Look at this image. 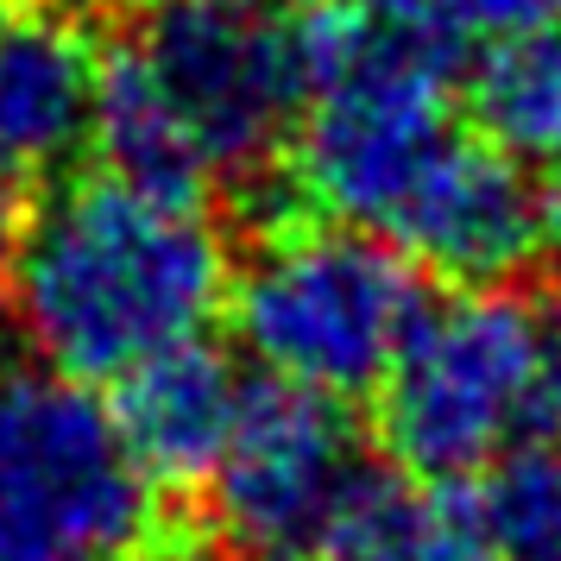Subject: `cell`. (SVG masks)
Segmentation results:
<instances>
[{
  "label": "cell",
  "mask_w": 561,
  "mask_h": 561,
  "mask_svg": "<svg viewBox=\"0 0 561 561\" xmlns=\"http://www.w3.org/2000/svg\"><path fill=\"white\" fill-rule=\"evenodd\" d=\"M7 284L32 354L82 385H114L215 322L233 259L208 203L89 171L38 203Z\"/></svg>",
  "instance_id": "obj_1"
},
{
  "label": "cell",
  "mask_w": 561,
  "mask_h": 561,
  "mask_svg": "<svg viewBox=\"0 0 561 561\" xmlns=\"http://www.w3.org/2000/svg\"><path fill=\"white\" fill-rule=\"evenodd\" d=\"M297 26L309 64V95L290 133L297 196L316 215L391 233L404 203L460 139L448 77L455 51H442L398 13L373 20L366 7L334 0Z\"/></svg>",
  "instance_id": "obj_2"
},
{
  "label": "cell",
  "mask_w": 561,
  "mask_h": 561,
  "mask_svg": "<svg viewBox=\"0 0 561 561\" xmlns=\"http://www.w3.org/2000/svg\"><path fill=\"white\" fill-rule=\"evenodd\" d=\"M379 442L435 485L561 442V304L524 284H455L379 379Z\"/></svg>",
  "instance_id": "obj_3"
},
{
  "label": "cell",
  "mask_w": 561,
  "mask_h": 561,
  "mask_svg": "<svg viewBox=\"0 0 561 561\" xmlns=\"http://www.w3.org/2000/svg\"><path fill=\"white\" fill-rule=\"evenodd\" d=\"M423 309V265L404 247L316 208L259 233L228 284L233 334L265 379L341 404L379 391Z\"/></svg>",
  "instance_id": "obj_4"
},
{
  "label": "cell",
  "mask_w": 561,
  "mask_h": 561,
  "mask_svg": "<svg viewBox=\"0 0 561 561\" xmlns=\"http://www.w3.org/2000/svg\"><path fill=\"white\" fill-rule=\"evenodd\" d=\"M183 561L95 385L0 347V561Z\"/></svg>",
  "instance_id": "obj_5"
},
{
  "label": "cell",
  "mask_w": 561,
  "mask_h": 561,
  "mask_svg": "<svg viewBox=\"0 0 561 561\" xmlns=\"http://www.w3.org/2000/svg\"><path fill=\"white\" fill-rule=\"evenodd\" d=\"M183 127L221 178H259L297 133L309 95L304 26L259 0H152L133 26Z\"/></svg>",
  "instance_id": "obj_6"
},
{
  "label": "cell",
  "mask_w": 561,
  "mask_h": 561,
  "mask_svg": "<svg viewBox=\"0 0 561 561\" xmlns=\"http://www.w3.org/2000/svg\"><path fill=\"white\" fill-rule=\"evenodd\" d=\"M366 473L341 398L259 379L240 398L233 435L215 460V524L240 556L278 561L322 549L341 499Z\"/></svg>",
  "instance_id": "obj_7"
},
{
  "label": "cell",
  "mask_w": 561,
  "mask_h": 561,
  "mask_svg": "<svg viewBox=\"0 0 561 561\" xmlns=\"http://www.w3.org/2000/svg\"><path fill=\"white\" fill-rule=\"evenodd\" d=\"M89 38L32 0H0V278L45 203V178L89 139Z\"/></svg>",
  "instance_id": "obj_8"
},
{
  "label": "cell",
  "mask_w": 561,
  "mask_h": 561,
  "mask_svg": "<svg viewBox=\"0 0 561 561\" xmlns=\"http://www.w3.org/2000/svg\"><path fill=\"white\" fill-rule=\"evenodd\" d=\"M385 240L448 284H511L542 253L536 183L480 133H460Z\"/></svg>",
  "instance_id": "obj_9"
},
{
  "label": "cell",
  "mask_w": 561,
  "mask_h": 561,
  "mask_svg": "<svg viewBox=\"0 0 561 561\" xmlns=\"http://www.w3.org/2000/svg\"><path fill=\"white\" fill-rule=\"evenodd\" d=\"M240 398H247V379L233 373V359L208 347L203 334H190L178 347H158L139 366H127L114 379L107 416H114L139 480L158 499H190L215 480V460L233 435Z\"/></svg>",
  "instance_id": "obj_10"
},
{
  "label": "cell",
  "mask_w": 561,
  "mask_h": 561,
  "mask_svg": "<svg viewBox=\"0 0 561 561\" xmlns=\"http://www.w3.org/2000/svg\"><path fill=\"white\" fill-rule=\"evenodd\" d=\"M89 139L102 152V171L158 190V196H183V203H208L215 171L196 152V139L183 127V114L171 95L158 89L152 64L139 57V45H114L95 57V95H89Z\"/></svg>",
  "instance_id": "obj_11"
},
{
  "label": "cell",
  "mask_w": 561,
  "mask_h": 561,
  "mask_svg": "<svg viewBox=\"0 0 561 561\" xmlns=\"http://www.w3.org/2000/svg\"><path fill=\"white\" fill-rule=\"evenodd\" d=\"M329 561H480L460 485H435L416 473H379L366 467L354 492L341 499L329 536H322Z\"/></svg>",
  "instance_id": "obj_12"
},
{
  "label": "cell",
  "mask_w": 561,
  "mask_h": 561,
  "mask_svg": "<svg viewBox=\"0 0 561 561\" xmlns=\"http://www.w3.org/2000/svg\"><path fill=\"white\" fill-rule=\"evenodd\" d=\"M460 107L485 146L517 164H556L561 158V26L511 32L480 45L473 70L460 82Z\"/></svg>",
  "instance_id": "obj_13"
},
{
  "label": "cell",
  "mask_w": 561,
  "mask_h": 561,
  "mask_svg": "<svg viewBox=\"0 0 561 561\" xmlns=\"http://www.w3.org/2000/svg\"><path fill=\"white\" fill-rule=\"evenodd\" d=\"M455 485L480 561H561V442H524Z\"/></svg>",
  "instance_id": "obj_14"
},
{
  "label": "cell",
  "mask_w": 561,
  "mask_h": 561,
  "mask_svg": "<svg viewBox=\"0 0 561 561\" xmlns=\"http://www.w3.org/2000/svg\"><path fill=\"white\" fill-rule=\"evenodd\" d=\"M385 13H398L404 26L435 38L442 51L492 45L511 32L561 26V0H385Z\"/></svg>",
  "instance_id": "obj_15"
},
{
  "label": "cell",
  "mask_w": 561,
  "mask_h": 561,
  "mask_svg": "<svg viewBox=\"0 0 561 561\" xmlns=\"http://www.w3.org/2000/svg\"><path fill=\"white\" fill-rule=\"evenodd\" d=\"M536 233H542V253L561 259V158L542 164V183H536Z\"/></svg>",
  "instance_id": "obj_16"
},
{
  "label": "cell",
  "mask_w": 561,
  "mask_h": 561,
  "mask_svg": "<svg viewBox=\"0 0 561 561\" xmlns=\"http://www.w3.org/2000/svg\"><path fill=\"white\" fill-rule=\"evenodd\" d=\"M334 7H385V0H334Z\"/></svg>",
  "instance_id": "obj_17"
},
{
  "label": "cell",
  "mask_w": 561,
  "mask_h": 561,
  "mask_svg": "<svg viewBox=\"0 0 561 561\" xmlns=\"http://www.w3.org/2000/svg\"><path fill=\"white\" fill-rule=\"evenodd\" d=\"M278 561H329V556H316V549H309V556H278Z\"/></svg>",
  "instance_id": "obj_18"
}]
</instances>
